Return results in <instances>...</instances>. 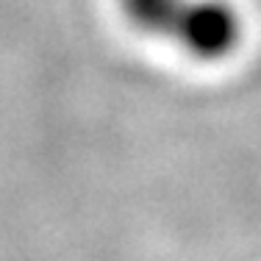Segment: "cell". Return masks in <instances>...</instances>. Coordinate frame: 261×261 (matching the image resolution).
Wrapping results in <instances>:
<instances>
[{"mask_svg": "<svg viewBox=\"0 0 261 261\" xmlns=\"http://www.w3.org/2000/svg\"><path fill=\"white\" fill-rule=\"evenodd\" d=\"M120 9L142 34L170 42L197 61H222L242 39L231 0H120Z\"/></svg>", "mask_w": 261, "mask_h": 261, "instance_id": "1", "label": "cell"}]
</instances>
